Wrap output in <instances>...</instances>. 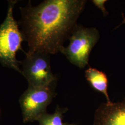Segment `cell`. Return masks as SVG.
Instances as JSON below:
<instances>
[{
  "label": "cell",
  "mask_w": 125,
  "mask_h": 125,
  "mask_svg": "<svg viewBox=\"0 0 125 125\" xmlns=\"http://www.w3.org/2000/svg\"><path fill=\"white\" fill-rule=\"evenodd\" d=\"M85 0H46L33 6L29 1L21 8L20 21L27 53L55 54L64 47L85 8Z\"/></svg>",
  "instance_id": "cell-1"
},
{
  "label": "cell",
  "mask_w": 125,
  "mask_h": 125,
  "mask_svg": "<svg viewBox=\"0 0 125 125\" xmlns=\"http://www.w3.org/2000/svg\"><path fill=\"white\" fill-rule=\"evenodd\" d=\"M53 84L41 87L28 86L21 95L19 103L24 123L38 121L46 113L47 106L56 95Z\"/></svg>",
  "instance_id": "cell-5"
},
{
  "label": "cell",
  "mask_w": 125,
  "mask_h": 125,
  "mask_svg": "<svg viewBox=\"0 0 125 125\" xmlns=\"http://www.w3.org/2000/svg\"><path fill=\"white\" fill-rule=\"evenodd\" d=\"M93 125H125V99L102 104L96 111Z\"/></svg>",
  "instance_id": "cell-6"
},
{
  "label": "cell",
  "mask_w": 125,
  "mask_h": 125,
  "mask_svg": "<svg viewBox=\"0 0 125 125\" xmlns=\"http://www.w3.org/2000/svg\"><path fill=\"white\" fill-rule=\"evenodd\" d=\"M16 2V0L9 1L6 17L0 25V63L22 74L16 54L19 51L24 52L21 44L25 39L13 18V7Z\"/></svg>",
  "instance_id": "cell-2"
},
{
  "label": "cell",
  "mask_w": 125,
  "mask_h": 125,
  "mask_svg": "<svg viewBox=\"0 0 125 125\" xmlns=\"http://www.w3.org/2000/svg\"><path fill=\"white\" fill-rule=\"evenodd\" d=\"M98 30L94 27L77 25L69 38V44L60 52L69 62L80 69L89 64L90 54L100 39Z\"/></svg>",
  "instance_id": "cell-3"
},
{
  "label": "cell",
  "mask_w": 125,
  "mask_h": 125,
  "mask_svg": "<svg viewBox=\"0 0 125 125\" xmlns=\"http://www.w3.org/2000/svg\"><path fill=\"white\" fill-rule=\"evenodd\" d=\"M122 18H123V20H122V22H121V23L120 24V25H122V24H125V16H124V14L123 13H122ZM120 26H118L116 28H117L118 27H119Z\"/></svg>",
  "instance_id": "cell-10"
},
{
  "label": "cell",
  "mask_w": 125,
  "mask_h": 125,
  "mask_svg": "<svg viewBox=\"0 0 125 125\" xmlns=\"http://www.w3.org/2000/svg\"><path fill=\"white\" fill-rule=\"evenodd\" d=\"M85 76L92 88L104 95L107 103H111L107 91L108 80L106 73L96 68L89 67L85 71Z\"/></svg>",
  "instance_id": "cell-7"
},
{
  "label": "cell",
  "mask_w": 125,
  "mask_h": 125,
  "mask_svg": "<svg viewBox=\"0 0 125 125\" xmlns=\"http://www.w3.org/2000/svg\"><path fill=\"white\" fill-rule=\"evenodd\" d=\"M67 110V108H61L57 106L53 114L46 113L40 117L38 121L39 125H75L63 122V114Z\"/></svg>",
  "instance_id": "cell-8"
},
{
  "label": "cell",
  "mask_w": 125,
  "mask_h": 125,
  "mask_svg": "<svg viewBox=\"0 0 125 125\" xmlns=\"http://www.w3.org/2000/svg\"><path fill=\"white\" fill-rule=\"evenodd\" d=\"M92 2L96 7H97L98 9H100L102 11L104 16L106 17L108 14V12L105 6V4L106 2H107V0H92Z\"/></svg>",
  "instance_id": "cell-9"
},
{
  "label": "cell",
  "mask_w": 125,
  "mask_h": 125,
  "mask_svg": "<svg viewBox=\"0 0 125 125\" xmlns=\"http://www.w3.org/2000/svg\"><path fill=\"white\" fill-rule=\"evenodd\" d=\"M26 58L20 61L22 65V75L27 79L28 86L45 87L57 80L51 67L49 54L42 52H26Z\"/></svg>",
  "instance_id": "cell-4"
}]
</instances>
